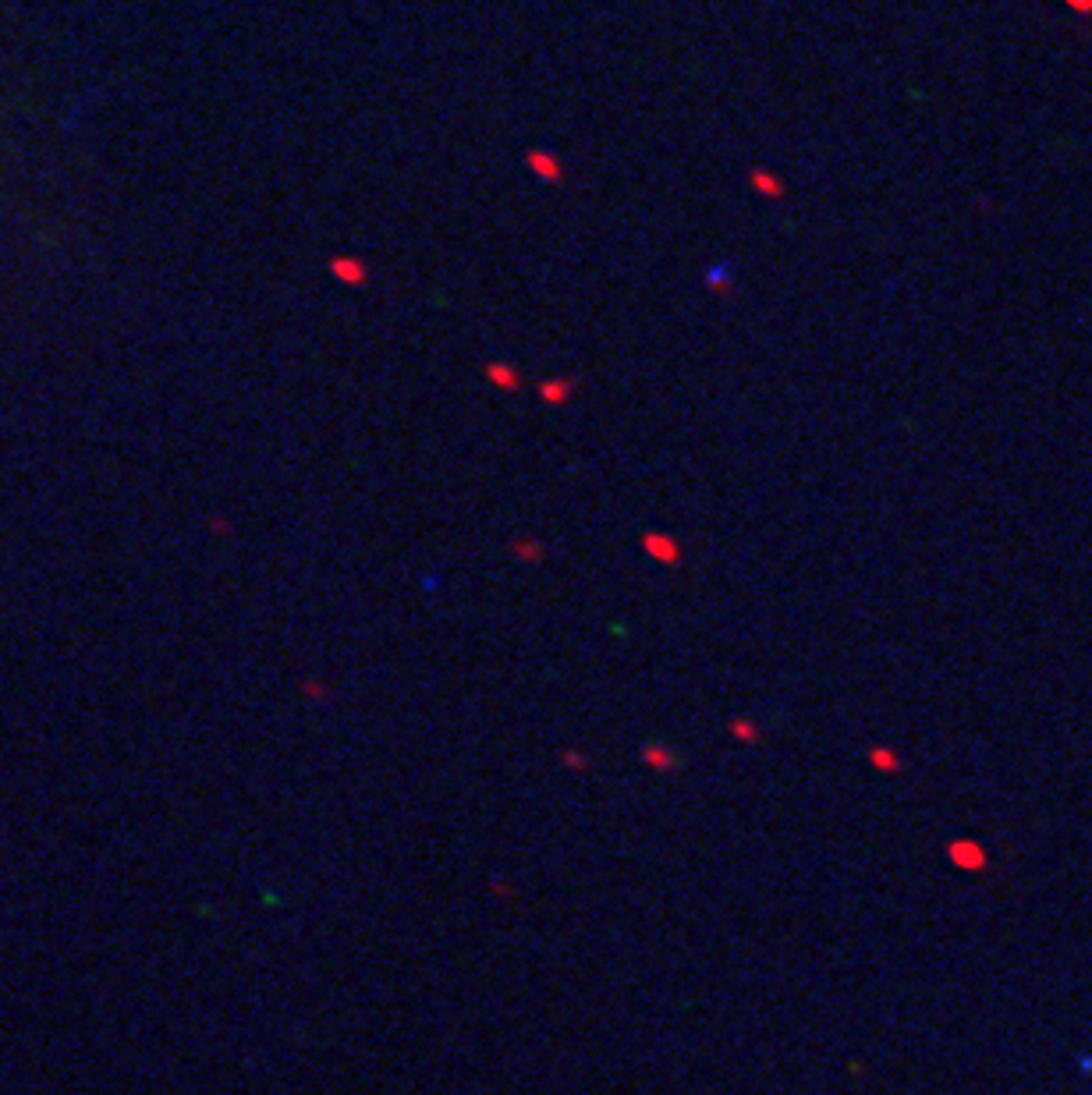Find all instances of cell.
<instances>
[{
	"label": "cell",
	"instance_id": "6da1fadb",
	"mask_svg": "<svg viewBox=\"0 0 1092 1095\" xmlns=\"http://www.w3.org/2000/svg\"><path fill=\"white\" fill-rule=\"evenodd\" d=\"M638 546H642L645 557H653L656 564H667V568H678L685 561V550L671 532H642Z\"/></svg>",
	"mask_w": 1092,
	"mask_h": 1095
},
{
	"label": "cell",
	"instance_id": "8992f818",
	"mask_svg": "<svg viewBox=\"0 0 1092 1095\" xmlns=\"http://www.w3.org/2000/svg\"><path fill=\"white\" fill-rule=\"evenodd\" d=\"M748 188H752L759 199H766V202H781V199L788 195L784 177L766 171V167H752V171H748Z\"/></svg>",
	"mask_w": 1092,
	"mask_h": 1095
},
{
	"label": "cell",
	"instance_id": "7a4b0ae2",
	"mask_svg": "<svg viewBox=\"0 0 1092 1095\" xmlns=\"http://www.w3.org/2000/svg\"><path fill=\"white\" fill-rule=\"evenodd\" d=\"M525 167H528L532 177H539L543 184H564V177H568L564 160L557 153H550V149H525Z\"/></svg>",
	"mask_w": 1092,
	"mask_h": 1095
},
{
	"label": "cell",
	"instance_id": "5b68a950",
	"mask_svg": "<svg viewBox=\"0 0 1092 1095\" xmlns=\"http://www.w3.org/2000/svg\"><path fill=\"white\" fill-rule=\"evenodd\" d=\"M536 390H539V401H543V404H550V408H564V404L575 401L578 380H575V376H550V380H543Z\"/></svg>",
	"mask_w": 1092,
	"mask_h": 1095
},
{
	"label": "cell",
	"instance_id": "52a82bcc",
	"mask_svg": "<svg viewBox=\"0 0 1092 1095\" xmlns=\"http://www.w3.org/2000/svg\"><path fill=\"white\" fill-rule=\"evenodd\" d=\"M483 380L493 383V387L504 390V394H515V390H521V383H525L521 372H518V365H511V362H486V365H483Z\"/></svg>",
	"mask_w": 1092,
	"mask_h": 1095
},
{
	"label": "cell",
	"instance_id": "9c48e42d",
	"mask_svg": "<svg viewBox=\"0 0 1092 1095\" xmlns=\"http://www.w3.org/2000/svg\"><path fill=\"white\" fill-rule=\"evenodd\" d=\"M206 525H210V528H213V532H217V535H221V539H230V535H234V528H230V521H224V518H221V515H210V518H206Z\"/></svg>",
	"mask_w": 1092,
	"mask_h": 1095
},
{
	"label": "cell",
	"instance_id": "3957f363",
	"mask_svg": "<svg viewBox=\"0 0 1092 1095\" xmlns=\"http://www.w3.org/2000/svg\"><path fill=\"white\" fill-rule=\"evenodd\" d=\"M702 288L709 291L713 298H731L735 288H738L735 263H731V259H713V263L702 270Z\"/></svg>",
	"mask_w": 1092,
	"mask_h": 1095
},
{
	"label": "cell",
	"instance_id": "277c9868",
	"mask_svg": "<svg viewBox=\"0 0 1092 1095\" xmlns=\"http://www.w3.org/2000/svg\"><path fill=\"white\" fill-rule=\"evenodd\" d=\"M327 270H330V277L341 281L345 288H366V284H369V266H366V259H358V256H334V259L327 263Z\"/></svg>",
	"mask_w": 1092,
	"mask_h": 1095
},
{
	"label": "cell",
	"instance_id": "30bf717a",
	"mask_svg": "<svg viewBox=\"0 0 1092 1095\" xmlns=\"http://www.w3.org/2000/svg\"><path fill=\"white\" fill-rule=\"evenodd\" d=\"M1075 14H1082V18H1092V0H1064Z\"/></svg>",
	"mask_w": 1092,
	"mask_h": 1095
},
{
	"label": "cell",
	"instance_id": "ba28073f",
	"mask_svg": "<svg viewBox=\"0 0 1092 1095\" xmlns=\"http://www.w3.org/2000/svg\"><path fill=\"white\" fill-rule=\"evenodd\" d=\"M508 553H511L515 561H521V564H539L546 550H543V543L532 539V535H515V539L508 543Z\"/></svg>",
	"mask_w": 1092,
	"mask_h": 1095
}]
</instances>
